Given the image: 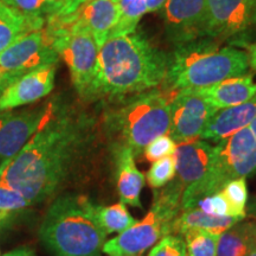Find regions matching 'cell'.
Returning <instances> with one entry per match:
<instances>
[{"label": "cell", "instance_id": "1", "mask_svg": "<svg viewBox=\"0 0 256 256\" xmlns=\"http://www.w3.org/2000/svg\"><path fill=\"white\" fill-rule=\"evenodd\" d=\"M92 133L87 116L52 104L30 142L0 166V182L18 191L30 206L49 200L78 171Z\"/></svg>", "mask_w": 256, "mask_h": 256}, {"label": "cell", "instance_id": "2", "mask_svg": "<svg viewBox=\"0 0 256 256\" xmlns=\"http://www.w3.org/2000/svg\"><path fill=\"white\" fill-rule=\"evenodd\" d=\"M170 57L140 32L112 36L100 48L88 101L142 94L164 84Z\"/></svg>", "mask_w": 256, "mask_h": 256}, {"label": "cell", "instance_id": "3", "mask_svg": "<svg viewBox=\"0 0 256 256\" xmlns=\"http://www.w3.org/2000/svg\"><path fill=\"white\" fill-rule=\"evenodd\" d=\"M249 69L246 51L232 46L220 48L212 38H200L176 46L170 57L164 86L170 92L210 87L248 75Z\"/></svg>", "mask_w": 256, "mask_h": 256}, {"label": "cell", "instance_id": "4", "mask_svg": "<svg viewBox=\"0 0 256 256\" xmlns=\"http://www.w3.org/2000/svg\"><path fill=\"white\" fill-rule=\"evenodd\" d=\"M107 236L95 204L78 194L57 198L40 229V241L55 256H101Z\"/></svg>", "mask_w": 256, "mask_h": 256}, {"label": "cell", "instance_id": "5", "mask_svg": "<svg viewBox=\"0 0 256 256\" xmlns=\"http://www.w3.org/2000/svg\"><path fill=\"white\" fill-rule=\"evenodd\" d=\"M174 92L153 90L136 94L112 114L110 126L120 138V145L139 156L156 138L171 128V102Z\"/></svg>", "mask_w": 256, "mask_h": 256}, {"label": "cell", "instance_id": "6", "mask_svg": "<svg viewBox=\"0 0 256 256\" xmlns=\"http://www.w3.org/2000/svg\"><path fill=\"white\" fill-rule=\"evenodd\" d=\"M255 174L256 140L250 128L246 127L217 142L209 172L200 183L185 188L182 209L196 208L200 200L218 194L230 182Z\"/></svg>", "mask_w": 256, "mask_h": 256}, {"label": "cell", "instance_id": "7", "mask_svg": "<svg viewBox=\"0 0 256 256\" xmlns=\"http://www.w3.org/2000/svg\"><path fill=\"white\" fill-rule=\"evenodd\" d=\"M185 191L183 184L174 178L156 192L152 209L145 218L120 232L119 236L106 241L102 252L108 256H144L164 236L172 232V224L182 209V198Z\"/></svg>", "mask_w": 256, "mask_h": 256}, {"label": "cell", "instance_id": "8", "mask_svg": "<svg viewBox=\"0 0 256 256\" xmlns=\"http://www.w3.org/2000/svg\"><path fill=\"white\" fill-rule=\"evenodd\" d=\"M54 46L68 66L76 92L88 101L98 75L100 48L87 32L69 25H49Z\"/></svg>", "mask_w": 256, "mask_h": 256}, {"label": "cell", "instance_id": "9", "mask_svg": "<svg viewBox=\"0 0 256 256\" xmlns=\"http://www.w3.org/2000/svg\"><path fill=\"white\" fill-rule=\"evenodd\" d=\"M60 56L54 46L49 28L34 30L8 48L0 55L2 90L19 76L49 64H58Z\"/></svg>", "mask_w": 256, "mask_h": 256}, {"label": "cell", "instance_id": "10", "mask_svg": "<svg viewBox=\"0 0 256 256\" xmlns=\"http://www.w3.org/2000/svg\"><path fill=\"white\" fill-rule=\"evenodd\" d=\"M217 112L194 89L174 92L171 102V128L168 136L177 144L197 140Z\"/></svg>", "mask_w": 256, "mask_h": 256}, {"label": "cell", "instance_id": "11", "mask_svg": "<svg viewBox=\"0 0 256 256\" xmlns=\"http://www.w3.org/2000/svg\"><path fill=\"white\" fill-rule=\"evenodd\" d=\"M51 104L0 112V166L14 159L30 142L49 114Z\"/></svg>", "mask_w": 256, "mask_h": 256}, {"label": "cell", "instance_id": "12", "mask_svg": "<svg viewBox=\"0 0 256 256\" xmlns=\"http://www.w3.org/2000/svg\"><path fill=\"white\" fill-rule=\"evenodd\" d=\"M160 12L168 38L176 46L206 38V0H166Z\"/></svg>", "mask_w": 256, "mask_h": 256}, {"label": "cell", "instance_id": "13", "mask_svg": "<svg viewBox=\"0 0 256 256\" xmlns=\"http://www.w3.org/2000/svg\"><path fill=\"white\" fill-rule=\"evenodd\" d=\"M256 25V0H206V38L238 36Z\"/></svg>", "mask_w": 256, "mask_h": 256}, {"label": "cell", "instance_id": "14", "mask_svg": "<svg viewBox=\"0 0 256 256\" xmlns=\"http://www.w3.org/2000/svg\"><path fill=\"white\" fill-rule=\"evenodd\" d=\"M57 64L43 66L19 76L0 92V112L14 110L36 104L52 92Z\"/></svg>", "mask_w": 256, "mask_h": 256}, {"label": "cell", "instance_id": "15", "mask_svg": "<svg viewBox=\"0 0 256 256\" xmlns=\"http://www.w3.org/2000/svg\"><path fill=\"white\" fill-rule=\"evenodd\" d=\"M119 20L120 4L118 0H90L70 17L49 25H69L87 32L101 48L113 34Z\"/></svg>", "mask_w": 256, "mask_h": 256}, {"label": "cell", "instance_id": "16", "mask_svg": "<svg viewBox=\"0 0 256 256\" xmlns=\"http://www.w3.org/2000/svg\"><path fill=\"white\" fill-rule=\"evenodd\" d=\"M214 146L202 140L180 142L174 152L176 178L186 188L206 178L212 162Z\"/></svg>", "mask_w": 256, "mask_h": 256}, {"label": "cell", "instance_id": "17", "mask_svg": "<svg viewBox=\"0 0 256 256\" xmlns=\"http://www.w3.org/2000/svg\"><path fill=\"white\" fill-rule=\"evenodd\" d=\"M190 89H194V92L200 95L217 110H223L250 100L256 94V83L254 76L244 75L226 80L210 87Z\"/></svg>", "mask_w": 256, "mask_h": 256}, {"label": "cell", "instance_id": "18", "mask_svg": "<svg viewBox=\"0 0 256 256\" xmlns=\"http://www.w3.org/2000/svg\"><path fill=\"white\" fill-rule=\"evenodd\" d=\"M256 118V94L244 104L218 110L202 134V139L218 142L243 128L249 127Z\"/></svg>", "mask_w": 256, "mask_h": 256}, {"label": "cell", "instance_id": "19", "mask_svg": "<svg viewBox=\"0 0 256 256\" xmlns=\"http://www.w3.org/2000/svg\"><path fill=\"white\" fill-rule=\"evenodd\" d=\"M118 190L121 203L124 206L142 208V191L145 185V176L136 165V156L126 146L116 147Z\"/></svg>", "mask_w": 256, "mask_h": 256}, {"label": "cell", "instance_id": "20", "mask_svg": "<svg viewBox=\"0 0 256 256\" xmlns=\"http://www.w3.org/2000/svg\"><path fill=\"white\" fill-rule=\"evenodd\" d=\"M243 220L240 217L216 216L206 214L200 208L184 210L179 214L172 224V232L183 236L191 230H206L214 234L222 235L224 232Z\"/></svg>", "mask_w": 256, "mask_h": 256}, {"label": "cell", "instance_id": "21", "mask_svg": "<svg viewBox=\"0 0 256 256\" xmlns=\"http://www.w3.org/2000/svg\"><path fill=\"white\" fill-rule=\"evenodd\" d=\"M46 25V20L28 17L0 0V55L28 32Z\"/></svg>", "mask_w": 256, "mask_h": 256}, {"label": "cell", "instance_id": "22", "mask_svg": "<svg viewBox=\"0 0 256 256\" xmlns=\"http://www.w3.org/2000/svg\"><path fill=\"white\" fill-rule=\"evenodd\" d=\"M256 249V222H238L220 236L216 256H247Z\"/></svg>", "mask_w": 256, "mask_h": 256}, {"label": "cell", "instance_id": "23", "mask_svg": "<svg viewBox=\"0 0 256 256\" xmlns=\"http://www.w3.org/2000/svg\"><path fill=\"white\" fill-rule=\"evenodd\" d=\"M96 218L107 235L122 232L138 223V220L130 214L127 206L122 203L110 206H96Z\"/></svg>", "mask_w": 256, "mask_h": 256}, {"label": "cell", "instance_id": "24", "mask_svg": "<svg viewBox=\"0 0 256 256\" xmlns=\"http://www.w3.org/2000/svg\"><path fill=\"white\" fill-rule=\"evenodd\" d=\"M120 20L112 36L128 34L136 31L144 16L148 14L147 0H119Z\"/></svg>", "mask_w": 256, "mask_h": 256}, {"label": "cell", "instance_id": "25", "mask_svg": "<svg viewBox=\"0 0 256 256\" xmlns=\"http://www.w3.org/2000/svg\"><path fill=\"white\" fill-rule=\"evenodd\" d=\"M10 8L30 18L42 19L48 23L58 11L63 0H2Z\"/></svg>", "mask_w": 256, "mask_h": 256}, {"label": "cell", "instance_id": "26", "mask_svg": "<svg viewBox=\"0 0 256 256\" xmlns=\"http://www.w3.org/2000/svg\"><path fill=\"white\" fill-rule=\"evenodd\" d=\"M188 256H216L218 246V234L206 230H191L184 234Z\"/></svg>", "mask_w": 256, "mask_h": 256}, {"label": "cell", "instance_id": "27", "mask_svg": "<svg viewBox=\"0 0 256 256\" xmlns=\"http://www.w3.org/2000/svg\"><path fill=\"white\" fill-rule=\"evenodd\" d=\"M226 198L229 206L230 216L246 218V206L248 202V186L246 179H238L230 182L220 191Z\"/></svg>", "mask_w": 256, "mask_h": 256}, {"label": "cell", "instance_id": "28", "mask_svg": "<svg viewBox=\"0 0 256 256\" xmlns=\"http://www.w3.org/2000/svg\"><path fill=\"white\" fill-rule=\"evenodd\" d=\"M176 178V159L174 154L152 162L151 168L147 174V182L152 188H164Z\"/></svg>", "mask_w": 256, "mask_h": 256}, {"label": "cell", "instance_id": "29", "mask_svg": "<svg viewBox=\"0 0 256 256\" xmlns=\"http://www.w3.org/2000/svg\"><path fill=\"white\" fill-rule=\"evenodd\" d=\"M28 206H31L18 191L0 182V223Z\"/></svg>", "mask_w": 256, "mask_h": 256}, {"label": "cell", "instance_id": "30", "mask_svg": "<svg viewBox=\"0 0 256 256\" xmlns=\"http://www.w3.org/2000/svg\"><path fill=\"white\" fill-rule=\"evenodd\" d=\"M147 256H188L186 243L182 235H166Z\"/></svg>", "mask_w": 256, "mask_h": 256}, {"label": "cell", "instance_id": "31", "mask_svg": "<svg viewBox=\"0 0 256 256\" xmlns=\"http://www.w3.org/2000/svg\"><path fill=\"white\" fill-rule=\"evenodd\" d=\"M178 144L168 136H162L156 138L152 142L145 147L144 153H145V158L148 162H154L156 160H160L165 156H174L177 148Z\"/></svg>", "mask_w": 256, "mask_h": 256}, {"label": "cell", "instance_id": "32", "mask_svg": "<svg viewBox=\"0 0 256 256\" xmlns=\"http://www.w3.org/2000/svg\"><path fill=\"white\" fill-rule=\"evenodd\" d=\"M202 211L206 214H210V215L216 216H230L229 206L226 203V198L223 194L218 192V194H212V196L204 198L197 204Z\"/></svg>", "mask_w": 256, "mask_h": 256}, {"label": "cell", "instance_id": "33", "mask_svg": "<svg viewBox=\"0 0 256 256\" xmlns=\"http://www.w3.org/2000/svg\"><path fill=\"white\" fill-rule=\"evenodd\" d=\"M88 2H90V0H63L58 11L56 12V14L52 18H50L49 20H48L46 24L57 23V22L64 20L66 18H68L72 14H75L81 6H83Z\"/></svg>", "mask_w": 256, "mask_h": 256}, {"label": "cell", "instance_id": "34", "mask_svg": "<svg viewBox=\"0 0 256 256\" xmlns=\"http://www.w3.org/2000/svg\"><path fill=\"white\" fill-rule=\"evenodd\" d=\"M244 48H246V52L248 54L249 66H250L252 70H254L256 72V43L247 44V46H244Z\"/></svg>", "mask_w": 256, "mask_h": 256}, {"label": "cell", "instance_id": "35", "mask_svg": "<svg viewBox=\"0 0 256 256\" xmlns=\"http://www.w3.org/2000/svg\"><path fill=\"white\" fill-rule=\"evenodd\" d=\"M166 2V0H147V6H148V14L152 12H159L162 6Z\"/></svg>", "mask_w": 256, "mask_h": 256}, {"label": "cell", "instance_id": "36", "mask_svg": "<svg viewBox=\"0 0 256 256\" xmlns=\"http://www.w3.org/2000/svg\"><path fill=\"white\" fill-rule=\"evenodd\" d=\"M4 256H34V252L28 249H16L14 252H10Z\"/></svg>", "mask_w": 256, "mask_h": 256}, {"label": "cell", "instance_id": "37", "mask_svg": "<svg viewBox=\"0 0 256 256\" xmlns=\"http://www.w3.org/2000/svg\"><path fill=\"white\" fill-rule=\"evenodd\" d=\"M249 128H250V130H252V136H254V138H255V140H256V118L254 120H252V122L249 124Z\"/></svg>", "mask_w": 256, "mask_h": 256}, {"label": "cell", "instance_id": "38", "mask_svg": "<svg viewBox=\"0 0 256 256\" xmlns=\"http://www.w3.org/2000/svg\"><path fill=\"white\" fill-rule=\"evenodd\" d=\"M2 92V72L0 70V92Z\"/></svg>", "mask_w": 256, "mask_h": 256}, {"label": "cell", "instance_id": "39", "mask_svg": "<svg viewBox=\"0 0 256 256\" xmlns=\"http://www.w3.org/2000/svg\"><path fill=\"white\" fill-rule=\"evenodd\" d=\"M247 256H256V249H255V250H254V252H250V254H249V255H247Z\"/></svg>", "mask_w": 256, "mask_h": 256}, {"label": "cell", "instance_id": "40", "mask_svg": "<svg viewBox=\"0 0 256 256\" xmlns=\"http://www.w3.org/2000/svg\"><path fill=\"white\" fill-rule=\"evenodd\" d=\"M254 212H255V216H256V208L254 209Z\"/></svg>", "mask_w": 256, "mask_h": 256}, {"label": "cell", "instance_id": "41", "mask_svg": "<svg viewBox=\"0 0 256 256\" xmlns=\"http://www.w3.org/2000/svg\"><path fill=\"white\" fill-rule=\"evenodd\" d=\"M118 2H119V0H118Z\"/></svg>", "mask_w": 256, "mask_h": 256}]
</instances>
